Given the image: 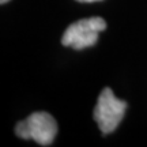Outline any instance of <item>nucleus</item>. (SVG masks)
<instances>
[{
  "label": "nucleus",
  "instance_id": "obj_3",
  "mask_svg": "<svg viewBox=\"0 0 147 147\" xmlns=\"http://www.w3.org/2000/svg\"><path fill=\"white\" fill-rule=\"evenodd\" d=\"M127 102L119 100L109 87L101 91L94 108V120L102 134H110L119 127L125 115Z\"/></svg>",
  "mask_w": 147,
  "mask_h": 147
},
{
  "label": "nucleus",
  "instance_id": "obj_4",
  "mask_svg": "<svg viewBox=\"0 0 147 147\" xmlns=\"http://www.w3.org/2000/svg\"><path fill=\"white\" fill-rule=\"evenodd\" d=\"M78 1H82V3H93V1H100V0H78Z\"/></svg>",
  "mask_w": 147,
  "mask_h": 147
},
{
  "label": "nucleus",
  "instance_id": "obj_5",
  "mask_svg": "<svg viewBox=\"0 0 147 147\" xmlns=\"http://www.w3.org/2000/svg\"><path fill=\"white\" fill-rule=\"evenodd\" d=\"M8 1H10V0H0V3H1V4H5V3H8Z\"/></svg>",
  "mask_w": 147,
  "mask_h": 147
},
{
  "label": "nucleus",
  "instance_id": "obj_2",
  "mask_svg": "<svg viewBox=\"0 0 147 147\" xmlns=\"http://www.w3.org/2000/svg\"><path fill=\"white\" fill-rule=\"evenodd\" d=\"M105 29L106 22L100 16L80 19L67 27L61 38V44L64 47H71L76 51L93 47L98 40V34Z\"/></svg>",
  "mask_w": 147,
  "mask_h": 147
},
{
  "label": "nucleus",
  "instance_id": "obj_1",
  "mask_svg": "<svg viewBox=\"0 0 147 147\" xmlns=\"http://www.w3.org/2000/svg\"><path fill=\"white\" fill-rule=\"evenodd\" d=\"M15 134L22 139H32L41 146H51L57 134V123L48 112H34L16 124Z\"/></svg>",
  "mask_w": 147,
  "mask_h": 147
}]
</instances>
